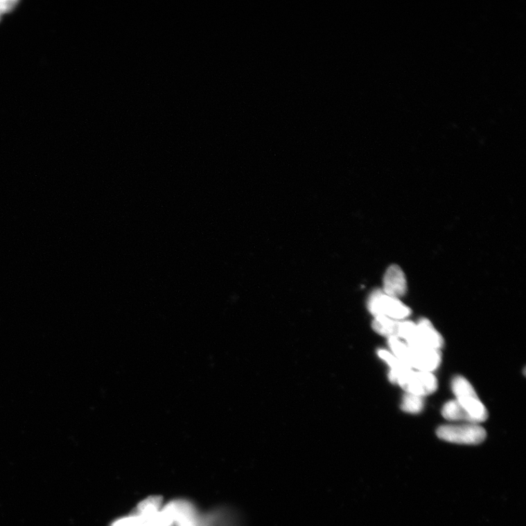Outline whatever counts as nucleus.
Segmentation results:
<instances>
[{"instance_id":"obj_1","label":"nucleus","mask_w":526,"mask_h":526,"mask_svg":"<svg viewBox=\"0 0 526 526\" xmlns=\"http://www.w3.org/2000/svg\"><path fill=\"white\" fill-rule=\"evenodd\" d=\"M392 354L410 368L432 373L441 362L440 350L407 345L396 338L388 339Z\"/></svg>"},{"instance_id":"obj_2","label":"nucleus","mask_w":526,"mask_h":526,"mask_svg":"<svg viewBox=\"0 0 526 526\" xmlns=\"http://www.w3.org/2000/svg\"><path fill=\"white\" fill-rule=\"evenodd\" d=\"M389 380L398 385L407 394L424 397L435 392L438 387L436 376L431 372L414 370L410 367L390 370Z\"/></svg>"},{"instance_id":"obj_3","label":"nucleus","mask_w":526,"mask_h":526,"mask_svg":"<svg viewBox=\"0 0 526 526\" xmlns=\"http://www.w3.org/2000/svg\"><path fill=\"white\" fill-rule=\"evenodd\" d=\"M401 340L409 346L440 350L444 339L428 319L423 318L417 324L408 321L401 331Z\"/></svg>"},{"instance_id":"obj_4","label":"nucleus","mask_w":526,"mask_h":526,"mask_svg":"<svg viewBox=\"0 0 526 526\" xmlns=\"http://www.w3.org/2000/svg\"><path fill=\"white\" fill-rule=\"evenodd\" d=\"M452 389L458 403L464 408L477 424L488 419L489 412L480 401L471 383L462 376L452 381Z\"/></svg>"},{"instance_id":"obj_5","label":"nucleus","mask_w":526,"mask_h":526,"mask_svg":"<svg viewBox=\"0 0 526 526\" xmlns=\"http://www.w3.org/2000/svg\"><path fill=\"white\" fill-rule=\"evenodd\" d=\"M437 435L444 441L468 445L479 444L486 438V431L476 423L441 426L437 429Z\"/></svg>"},{"instance_id":"obj_6","label":"nucleus","mask_w":526,"mask_h":526,"mask_svg":"<svg viewBox=\"0 0 526 526\" xmlns=\"http://www.w3.org/2000/svg\"><path fill=\"white\" fill-rule=\"evenodd\" d=\"M368 308L375 317L384 316L396 320H404L412 313L398 299L388 296L380 290H375L370 295Z\"/></svg>"},{"instance_id":"obj_7","label":"nucleus","mask_w":526,"mask_h":526,"mask_svg":"<svg viewBox=\"0 0 526 526\" xmlns=\"http://www.w3.org/2000/svg\"><path fill=\"white\" fill-rule=\"evenodd\" d=\"M161 505L160 497H150L139 504L134 514L139 518L143 526H173L168 512Z\"/></svg>"},{"instance_id":"obj_8","label":"nucleus","mask_w":526,"mask_h":526,"mask_svg":"<svg viewBox=\"0 0 526 526\" xmlns=\"http://www.w3.org/2000/svg\"><path fill=\"white\" fill-rule=\"evenodd\" d=\"M164 507L175 526H207V516H200L191 503L178 500Z\"/></svg>"},{"instance_id":"obj_9","label":"nucleus","mask_w":526,"mask_h":526,"mask_svg":"<svg viewBox=\"0 0 526 526\" xmlns=\"http://www.w3.org/2000/svg\"><path fill=\"white\" fill-rule=\"evenodd\" d=\"M383 287V292L393 298L398 299L406 294V277L398 265H394L388 268L384 277Z\"/></svg>"},{"instance_id":"obj_10","label":"nucleus","mask_w":526,"mask_h":526,"mask_svg":"<svg viewBox=\"0 0 526 526\" xmlns=\"http://www.w3.org/2000/svg\"><path fill=\"white\" fill-rule=\"evenodd\" d=\"M441 414L445 419L450 421L475 423L471 417L457 400H452L445 403L442 408Z\"/></svg>"},{"instance_id":"obj_11","label":"nucleus","mask_w":526,"mask_h":526,"mask_svg":"<svg viewBox=\"0 0 526 526\" xmlns=\"http://www.w3.org/2000/svg\"><path fill=\"white\" fill-rule=\"evenodd\" d=\"M400 321L384 316L376 317L372 323V328L376 333L387 337V339H398Z\"/></svg>"},{"instance_id":"obj_12","label":"nucleus","mask_w":526,"mask_h":526,"mask_svg":"<svg viewBox=\"0 0 526 526\" xmlns=\"http://www.w3.org/2000/svg\"><path fill=\"white\" fill-rule=\"evenodd\" d=\"M423 397L407 393L403 396L401 404V408L403 412L410 414H418L423 411Z\"/></svg>"},{"instance_id":"obj_13","label":"nucleus","mask_w":526,"mask_h":526,"mask_svg":"<svg viewBox=\"0 0 526 526\" xmlns=\"http://www.w3.org/2000/svg\"><path fill=\"white\" fill-rule=\"evenodd\" d=\"M112 526H143V525L139 518L133 514L116 520Z\"/></svg>"},{"instance_id":"obj_14","label":"nucleus","mask_w":526,"mask_h":526,"mask_svg":"<svg viewBox=\"0 0 526 526\" xmlns=\"http://www.w3.org/2000/svg\"><path fill=\"white\" fill-rule=\"evenodd\" d=\"M17 4V1H0V18L4 13L11 11Z\"/></svg>"}]
</instances>
